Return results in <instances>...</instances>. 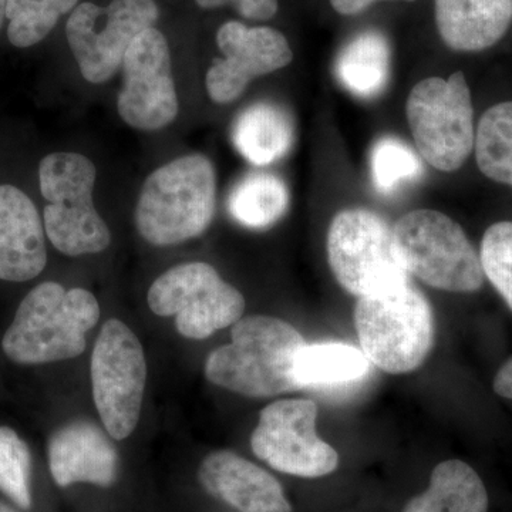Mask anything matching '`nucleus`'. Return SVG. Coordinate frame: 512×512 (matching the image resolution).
Returning <instances> with one entry per match:
<instances>
[{
    "instance_id": "obj_7",
    "label": "nucleus",
    "mask_w": 512,
    "mask_h": 512,
    "mask_svg": "<svg viewBox=\"0 0 512 512\" xmlns=\"http://www.w3.org/2000/svg\"><path fill=\"white\" fill-rule=\"evenodd\" d=\"M407 272L448 292H476L483 286L480 256L466 232L446 214L416 210L393 227Z\"/></svg>"
},
{
    "instance_id": "obj_22",
    "label": "nucleus",
    "mask_w": 512,
    "mask_h": 512,
    "mask_svg": "<svg viewBox=\"0 0 512 512\" xmlns=\"http://www.w3.org/2000/svg\"><path fill=\"white\" fill-rule=\"evenodd\" d=\"M389 40L382 32L366 30L349 40L336 60V76L340 84L362 99H373L389 83Z\"/></svg>"
},
{
    "instance_id": "obj_14",
    "label": "nucleus",
    "mask_w": 512,
    "mask_h": 512,
    "mask_svg": "<svg viewBox=\"0 0 512 512\" xmlns=\"http://www.w3.org/2000/svg\"><path fill=\"white\" fill-rule=\"evenodd\" d=\"M217 45L224 57L212 60L205 79L208 96L217 104L239 99L256 77L284 69L293 60L284 33L268 26L249 28L231 20L218 29Z\"/></svg>"
},
{
    "instance_id": "obj_5",
    "label": "nucleus",
    "mask_w": 512,
    "mask_h": 512,
    "mask_svg": "<svg viewBox=\"0 0 512 512\" xmlns=\"http://www.w3.org/2000/svg\"><path fill=\"white\" fill-rule=\"evenodd\" d=\"M96 177L93 161L83 154L55 153L40 161V191L49 201L45 231L64 255L99 254L110 245V229L94 207Z\"/></svg>"
},
{
    "instance_id": "obj_29",
    "label": "nucleus",
    "mask_w": 512,
    "mask_h": 512,
    "mask_svg": "<svg viewBox=\"0 0 512 512\" xmlns=\"http://www.w3.org/2000/svg\"><path fill=\"white\" fill-rule=\"evenodd\" d=\"M202 9H218L231 6L238 15L255 22H264L278 13V0H195Z\"/></svg>"
},
{
    "instance_id": "obj_25",
    "label": "nucleus",
    "mask_w": 512,
    "mask_h": 512,
    "mask_svg": "<svg viewBox=\"0 0 512 512\" xmlns=\"http://www.w3.org/2000/svg\"><path fill=\"white\" fill-rule=\"evenodd\" d=\"M77 3L79 0H8L9 42L19 49L37 45Z\"/></svg>"
},
{
    "instance_id": "obj_8",
    "label": "nucleus",
    "mask_w": 512,
    "mask_h": 512,
    "mask_svg": "<svg viewBox=\"0 0 512 512\" xmlns=\"http://www.w3.org/2000/svg\"><path fill=\"white\" fill-rule=\"evenodd\" d=\"M328 256L339 284L359 298L409 281L393 228L373 211H340L329 227Z\"/></svg>"
},
{
    "instance_id": "obj_32",
    "label": "nucleus",
    "mask_w": 512,
    "mask_h": 512,
    "mask_svg": "<svg viewBox=\"0 0 512 512\" xmlns=\"http://www.w3.org/2000/svg\"><path fill=\"white\" fill-rule=\"evenodd\" d=\"M6 6H8V0H0V30H2L3 23L6 20Z\"/></svg>"
},
{
    "instance_id": "obj_11",
    "label": "nucleus",
    "mask_w": 512,
    "mask_h": 512,
    "mask_svg": "<svg viewBox=\"0 0 512 512\" xmlns=\"http://www.w3.org/2000/svg\"><path fill=\"white\" fill-rule=\"evenodd\" d=\"M160 9L154 0H111L106 8L84 2L66 23V37L77 66L89 83L109 82L134 39L154 28Z\"/></svg>"
},
{
    "instance_id": "obj_16",
    "label": "nucleus",
    "mask_w": 512,
    "mask_h": 512,
    "mask_svg": "<svg viewBox=\"0 0 512 512\" xmlns=\"http://www.w3.org/2000/svg\"><path fill=\"white\" fill-rule=\"evenodd\" d=\"M47 262L45 229L32 200L13 185H0V279L26 282Z\"/></svg>"
},
{
    "instance_id": "obj_23",
    "label": "nucleus",
    "mask_w": 512,
    "mask_h": 512,
    "mask_svg": "<svg viewBox=\"0 0 512 512\" xmlns=\"http://www.w3.org/2000/svg\"><path fill=\"white\" fill-rule=\"evenodd\" d=\"M288 207V187L271 173L248 174L232 188L228 198L231 217L249 229L272 227Z\"/></svg>"
},
{
    "instance_id": "obj_3",
    "label": "nucleus",
    "mask_w": 512,
    "mask_h": 512,
    "mask_svg": "<svg viewBox=\"0 0 512 512\" xmlns=\"http://www.w3.org/2000/svg\"><path fill=\"white\" fill-rule=\"evenodd\" d=\"M100 305L92 292L66 291L56 282L28 293L2 340L5 355L19 365H45L82 355L86 333L97 325Z\"/></svg>"
},
{
    "instance_id": "obj_2",
    "label": "nucleus",
    "mask_w": 512,
    "mask_h": 512,
    "mask_svg": "<svg viewBox=\"0 0 512 512\" xmlns=\"http://www.w3.org/2000/svg\"><path fill=\"white\" fill-rule=\"evenodd\" d=\"M217 208V175L210 158H175L148 175L138 197L134 222L138 234L156 247L200 237Z\"/></svg>"
},
{
    "instance_id": "obj_15",
    "label": "nucleus",
    "mask_w": 512,
    "mask_h": 512,
    "mask_svg": "<svg viewBox=\"0 0 512 512\" xmlns=\"http://www.w3.org/2000/svg\"><path fill=\"white\" fill-rule=\"evenodd\" d=\"M198 477L208 494L239 512H293L281 483L232 451H215L205 457Z\"/></svg>"
},
{
    "instance_id": "obj_26",
    "label": "nucleus",
    "mask_w": 512,
    "mask_h": 512,
    "mask_svg": "<svg viewBox=\"0 0 512 512\" xmlns=\"http://www.w3.org/2000/svg\"><path fill=\"white\" fill-rule=\"evenodd\" d=\"M423 164L412 148L396 137H382L370 154V171L377 190L392 192L423 174Z\"/></svg>"
},
{
    "instance_id": "obj_28",
    "label": "nucleus",
    "mask_w": 512,
    "mask_h": 512,
    "mask_svg": "<svg viewBox=\"0 0 512 512\" xmlns=\"http://www.w3.org/2000/svg\"><path fill=\"white\" fill-rule=\"evenodd\" d=\"M480 261L484 275L512 311V222H497L485 231Z\"/></svg>"
},
{
    "instance_id": "obj_21",
    "label": "nucleus",
    "mask_w": 512,
    "mask_h": 512,
    "mask_svg": "<svg viewBox=\"0 0 512 512\" xmlns=\"http://www.w3.org/2000/svg\"><path fill=\"white\" fill-rule=\"evenodd\" d=\"M487 488L473 467L461 460L440 463L429 487L410 498L403 512H487Z\"/></svg>"
},
{
    "instance_id": "obj_10",
    "label": "nucleus",
    "mask_w": 512,
    "mask_h": 512,
    "mask_svg": "<svg viewBox=\"0 0 512 512\" xmlns=\"http://www.w3.org/2000/svg\"><path fill=\"white\" fill-rule=\"evenodd\" d=\"M94 403L107 433L124 440L136 430L143 407L147 363L133 330L119 319L104 323L92 355Z\"/></svg>"
},
{
    "instance_id": "obj_24",
    "label": "nucleus",
    "mask_w": 512,
    "mask_h": 512,
    "mask_svg": "<svg viewBox=\"0 0 512 512\" xmlns=\"http://www.w3.org/2000/svg\"><path fill=\"white\" fill-rule=\"evenodd\" d=\"M477 165L485 177L512 188V101L485 111L476 133Z\"/></svg>"
},
{
    "instance_id": "obj_12",
    "label": "nucleus",
    "mask_w": 512,
    "mask_h": 512,
    "mask_svg": "<svg viewBox=\"0 0 512 512\" xmlns=\"http://www.w3.org/2000/svg\"><path fill=\"white\" fill-rule=\"evenodd\" d=\"M316 417L318 406L312 400L269 404L252 433V451L279 473L301 478L329 476L339 466V454L316 433Z\"/></svg>"
},
{
    "instance_id": "obj_30",
    "label": "nucleus",
    "mask_w": 512,
    "mask_h": 512,
    "mask_svg": "<svg viewBox=\"0 0 512 512\" xmlns=\"http://www.w3.org/2000/svg\"><path fill=\"white\" fill-rule=\"evenodd\" d=\"M379 2H414V0H329L332 8L342 16H356Z\"/></svg>"
},
{
    "instance_id": "obj_20",
    "label": "nucleus",
    "mask_w": 512,
    "mask_h": 512,
    "mask_svg": "<svg viewBox=\"0 0 512 512\" xmlns=\"http://www.w3.org/2000/svg\"><path fill=\"white\" fill-rule=\"evenodd\" d=\"M370 365L362 349L348 343L305 345L296 360L298 390L348 389L366 379Z\"/></svg>"
},
{
    "instance_id": "obj_1",
    "label": "nucleus",
    "mask_w": 512,
    "mask_h": 512,
    "mask_svg": "<svg viewBox=\"0 0 512 512\" xmlns=\"http://www.w3.org/2000/svg\"><path fill=\"white\" fill-rule=\"evenodd\" d=\"M306 345L289 323L271 316H248L232 325L231 343L214 350L205 376L229 392L274 397L298 390L296 360Z\"/></svg>"
},
{
    "instance_id": "obj_19",
    "label": "nucleus",
    "mask_w": 512,
    "mask_h": 512,
    "mask_svg": "<svg viewBox=\"0 0 512 512\" xmlns=\"http://www.w3.org/2000/svg\"><path fill=\"white\" fill-rule=\"evenodd\" d=\"M232 140L245 160L264 167L289 153L295 141V127L281 106L262 101L239 114L232 127Z\"/></svg>"
},
{
    "instance_id": "obj_27",
    "label": "nucleus",
    "mask_w": 512,
    "mask_h": 512,
    "mask_svg": "<svg viewBox=\"0 0 512 512\" xmlns=\"http://www.w3.org/2000/svg\"><path fill=\"white\" fill-rule=\"evenodd\" d=\"M32 457L28 444L10 427H0V491L22 510L32 507Z\"/></svg>"
},
{
    "instance_id": "obj_4",
    "label": "nucleus",
    "mask_w": 512,
    "mask_h": 512,
    "mask_svg": "<svg viewBox=\"0 0 512 512\" xmlns=\"http://www.w3.org/2000/svg\"><path fill=\"white\" fill-rule=\"evenodd\" d=\"M355 325L369 362L392 375L413 372L433 348V311L410 279L359 298Z\"/></svg>"
},
{
    "instance_id": "obj_17",
    "label": "nucleus",
    "mask_w": 512,
    "mask_h": 512,
    "mask_svg": "<svg viewBox=\"0 0 512 512\" xmlns=\"http://www.w3.org/2000/svg\"><path fill=\"white\" fill-rule=\"evenodd\" d=\"M49 464L60 487L76 483L110 487L117 476V451L99 426L73 421L50 439Z\"/></svg>"
},
{
    "instance_id": "obj_33",
    "label": "nucleus",
    "mask_w": 512,
    "mask_h": 512,
    "mask_svg": "<svg viewBox=\"0 0 512 512\" xmlns=\"http://www.w3.org/2000/svg\"><path fill=\"white\" fill-rule=\"evenodd\" d=\"M0 512H16L13 508H10L9 505L0 503Z\"/></svg>"
},
{
    "instance_id": "obj_18",
    "label": "nucleus",
    "mask_w": 512,
    "mask_h": 512,
    "mask_svg": "<svg viewBox=\"0 0 512 512\" xmlns=\"http://www.w3.org/2000/svg\"><path fill=\"white\" fill-rule=\"evenodd\" d=\"M434 18L451 50L483 52L510 30L512 0H434Z\"/></svg>"
},
{
    "instance_id": "obj_31",
    "label": "nucleus",
    "mask_w": 512,
    "mask_h": 512,
    "mask_svg": "<svg viewBox=\"0 0 512 512\" xmlns=\"http://www.w3.org/2000/svg\"><path fill=\"white\" fill-rule=\"evenodd\" d=\"M494 392L505 399H512V359L498 370L494 379Z\"/></svg>"
},
{
    "instance_id": "obj_13",
    "label": "nucleus",
    "mask_w": 512,
    "mask_h": 512,
    "mask_svg": "<svg viewBox=\"0 0 512 512\" xmlns=\"http://www.w3.org/2000/svg\"><path fill=\"white\" fill-rule=\"evenodd\" d=\"M123 86L117 110L128 126L140 131H157L170 126L178 116L170 47L160 30H144L124 56Z\"/></svg>"
},
{
    "instance_id": "obj_9",
    "label": "nucleus",
    "mask_w": 512,
    "mask_h": 512,
    "mask_svg": "<svg viewBox=\"0 0 512 512\" xmlns=\"http://www.w3.org/2000/svg\"><path fill=\"white\" fill-rule=\"evenodd\" d=\"M158 316H175L184 338L204 340L234 325L245 311V298L205 262H188L158 276L147 295Z\"/></svg>"
},
{
    "instance_id": "obj_6",
    "label": "nucleus",
    "mask_w": 512,
    "mask_h": 512,
    "mask_svg": "<svg viewBox=\"0 0 512 512\" xmlns=\"http://www.w3.org/2000/svg\"><path fill=\"white\" fill-rule=\"evenodd\" d=\"M406 116L421 157L444 173L458 170L476 143L470 87L461 72L429 77L413 87Z\"/></svg>"
}]
</instances>
